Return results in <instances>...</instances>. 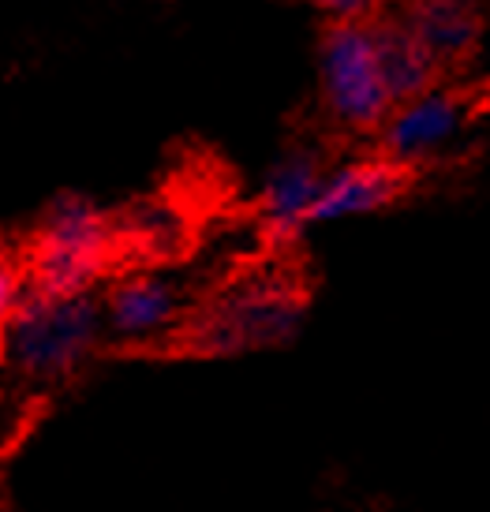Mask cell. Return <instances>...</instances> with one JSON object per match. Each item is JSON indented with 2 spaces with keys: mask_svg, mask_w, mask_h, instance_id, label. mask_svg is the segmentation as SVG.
I'll return each mask as SVG.
<instances>
[{
  "mask_svg": "<svg viewBox=\"0 0 490 512\" xmlns=\"http://www.w3.org/2000/svg\"><path fill=\"white\" fill-rule=\"evenodd\" d=\"M116 255L113 221L94 202L60 195L30 236L27 292L38 296H90Z\"/></svg>",
  "mask_w": 490,
  "mask_h": 512,
  "instance_id": "1",
  "label": "cell"
},
{
  "mask_svg": "<svg viewBox=\"0 0 490 512\" xmlns=\"http://www.w3.org/2000/svg\"><path fill=\"white\" fill-rule=\"evenodd\" d=\"M98 337L101 311L90 303V296L27 292L0 337V348L19 374L34 382H57L94 352Z\"/></svg>",
  "mask_w": 490,
  "mask_h": 512,
  "instance_id": "2",
  "label": "cell"
},
{
  "mask_svg": "<svg viewBox=\"0 0 490 512\" xmlns=\"http://www.w3.org/2000/svg\"><path fill=\"white\" fill-rule=\"evenodd\" d=\"M318 94L330 120L345 131H375L393 109L382 75L375 27L333 23L318 49Z\"/></svg>",
  "mask_w": 490,
  "mask_h": 512,
  "instance_id": "3",
  "label": "cell"
},
{
  "mask_svg": "<svg viewBox=\"0 0 490 512\" xmlns=\"http://www.w3.org/2000/svg\"><path fill=\"white\" fill-rule=\"evenodd\" d=\"M303 299L296 288L277 281H251L225 296L202 318L199 337L210 352H247L289 341L300 326Z\"/></svg>",
  "mask_w": 490,
  "mask_h": 512,
  "instance_id": "4",
  "label": "cell"
},
{
  "mask_svg": "<svg viewBox=\"0 0 490 512\" xmlns=\"http://www.w3.org/2000/svg\"><path fill=\"white\" fill-rule=\"evenodd\" d=\"M378 131H382V150L390 165L397 169L427 165L461 143V135L468 131V105L453 90L427 86L412 98L393 101Z\"/></svg>",
  "mask_w": 490,
  "mask_h": 512,
  "instance_id": "5",
  "label": "cell"
},
{
  "mask_svg": "<svg viewBox=\"0 0 490 512\" xmlns=\"http://www.w3.org/2000/svg\"><path fill=\"white\" fill-rule=\"evenodd\" d=\"M184 292L161 273H131L109 288L101 307V329L124 344H154L180 329Z\"/></svg>",
  "mask_w": 490,
  "mask_h": 512,
  "instance_id": "6",
  "label": "cell"
},
{
  "mask_svg": "<svg viewBox=\"0 0 490 512\" xmlns=\"http://www.w3.org/2000/svg\"><path fill=\"white\" fill-rule=\"evenodd\" d=\"M404 191V169L390 165L386 157H356L326 169L322 187H318L311 225H330L345 217L375 214L382 206H390Z\"/></svg>",
  "mask_w": 490,
  "mask_h": 512,
  "instance_id": "7",
  "label": "cell"
},
{
  "mask_svg": "<svg viewBox=\"0 0 490 512\" xmlns=\"http://www.w3.org/2000/svg\"><path fill=\"white\" fill-rule=\"evenodd\" d=\"M322 176H326V165L311 150H289L270 169L262 187V217L277 236H300L303 228H311Z\"/></svg>",
  "mask_w": 490,
  "mask_h": 512,
  "instance_id": "8",
  "label": "cell"
},
{
  "mask_svg": "<svg viewBox=\"0 0 490 512\" xmlns=\"http://www.w3.org/2000/svg\"><path fill=\"white\" fill-rule=\"evenodd\" d=\"M404 27L416 34L427 57L442 64H461L476 53L483 34V15L476 0H416L404 15Z\"/></svg>",
  "mask_w": 490,
  "mask_h": 512,
  "instance_id": "9",
  "label": "cell"
},
{
  "mask_svg": "<svg viewBox=\"0 0 490 512\" xmlns=\"http://www.w3.org/2000/svg\"><path fill=\"white\" fill-rule=\"evenodd\" d=\"M371 27H375L378 60H382V75H386V86H390L393 101L412 98L419 90L434 86L438 64L427 57V49L416 42V34L404 27V19L371 23Z\"/></svg>",
  "mask_w": 490,
  "mask_h": 512,
  "instance_id": "10",
  "label": "cell"
},
{
  "mask_svg": "<svg viewBox=\"0 0 490 512\" xmlns=\"http://www.w3.org/2000/svg\"><path fill=\"white\" fill-rule=\"evenodd\" d=\"M27 296V277H23V266L12 258V251L0 243V337L12 322L19 299Z\"/></svg>",
  "mask_w": 490,
  "mask_h": 512,
  "instance_id": "11",
  "label": "cell"
},
{
  "mask_svg": "<svg viewBox=\"0 0 490 512\" xmlns=\"http://www.w3.org/2000/svg\"><path fill=\"white\" fill-rule=\"evenodd\" d=\"M318 12L333 23H367V15L375 8V0H311Z\"/></svg>",
  "mask_w": 490,
  "mask_h": 512,
  "instance_id": "12",
  "label": "cell"
}]
</instances>
